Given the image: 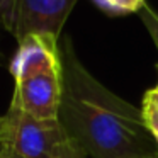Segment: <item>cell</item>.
I'll return each mask as SVG.
<instances>
[{"label": "cell", "mask_w": 158, "mask_h": 158, "mask_svg": "<svg viewBox=\"0 0 158 158\" xmlns=\"http://www.w3.org/2000/svg\"><path fill=\"white\" fill-rule=\"evenodd\" d=\"M141 114H143L144 124L150 129V133L153 134V138L158 136V87L144 94Z\"/></svg>", "instance_id": "obj_5"}, {"label": "cell", "mask_w": 158, "mask_h": 158, "mask_svg": "<svg viewBox=\"0 0 158 158\" xmlns=\"http://www.w3.org/2000/svg\"><path fill=\"white\" fill-rule=\"evenodd\" d=\"M4 136H5V116H0V146L4 143Z\"/></svg>", "instance_id": "obj_10"}, {"label": "cell", "mask_w": 158, "mask_h": 158, "mask_svg": "<svg viewBox=\"0 0 158 158\" xmlns=\"http://www.w3.org/2000/svg\"><path fill=\"white\" fill-rule=\"evenodd\" d=\"M58 46L63 85L58 121L68 139L90 158H158V143L141 109L94 78L77 58L70 38Z\"/></svg>", "instance_id": "obj_1"}, {"label": "cell", "mask_w": 158, "mask_h": 158, "mask_svg": "<svg viewBox=\"0 0 158 158\" xmlns=\"http://www.w3.org/2000/svg\"><path fill=\"white\" fill-rule=\"evenodd\" d=\"M58 158H87V155L77 143H73V141L68 139L66 144L63 146V150H61V153H60Z\"/></svg>", "instance_id": "obj_8"}, {"label": "cell", "mask_w": 158, "mask_h": 158, "mask_svg": "<svg viewBox=\"0 0 158 158\" xmlns=\"http://www.w3.org/2000/svg\"><path fill=\"white\" fill-rule=\"evenodd\" d=\"M94 2L107 15L134 14V12H139L144 5V0H94Z\"/></svg>", "instance_id": "obj_6"}, {"label": "cell", "mask_w": 158, "mask_h": 158, "mask_svg": "<svg viewBox=\"0 0 158 158\" xmlns=\"http://www.w3.org/2000/svg\"><path fill=\"white\" fill-rule=\"evenodd\" d=\"M77 0H0V24L15 39L49 36L60 39Z\"/></svg>", "instance_id": "obj_3"}, {"label": "cell", "mask_w": 158, "mask_h": 158, "mask_svg": "<svg viewBox=\"0 0 158 158\" xmlns=\"http://www.w3.org/2000/svg\"><path fill=\"white\" fill-rule=\"evenodd\" d=\"M68 141L58 119H38L10 102L2 146L22 158H58Z\"/></svg>", "instance_id": "obj_2"}, {"label": "cell", "mask_w": 158, "mask_h": 158, "mask_svg": "<svg viewBox=\"0 0 158 158\" xmlns=\"http://www.w3.org/2000/svg\"><path fill=\"white\" fill-rule=\"evenodd\" d=\"M0 158H22V156H19V155H15L14 151L7 150V148L0 146Z\"/></svg>", "instance_id": "obj_9"}, {"label": "cell", "mask_w": 158, "mask_h": 158, "mask_svg": "<svg viewBox=\"0 0 158 158\" xmlns=\"http://www.w3.org/2000/svg\"><path fill=\"white\" fill-rule=\"evenodd\" d=\"M61 89L60 63L58 66H51L17 80L10 102L38 119H58Z\"/></svg>", "instance_id": "obj_4"}, {"label": "cell", "mask_w": 158, "mask_h": 158, "mask_svg": "<svg viewBox=\"0 0 158 158\" xmlns=\"http://www.w3.org/2000/svg\"><path fill=\"white\" fill-rule=\"evenodd\" d=\"M0 58H2V55H0Z\"/></svg>", "instance_id": "obj_11"}, {"label": "cell", "mask_w": 158, "mask_h": 158, "mask_svg": "<svg viewBox=\"0 0 158 158\" xmlns=\"http://www.w3.org/2000/svg\"><path fill=\"white\" fill-rule=\"evenodd\" d=\"M139 17H141V21H143L144 27L148 29V32H150L151 39H153L155 46H156V49H158V14L144 4L143 9L139 10Z\"/></svg>", "instance_id": "obj_7"}, {"label": "cell", "mask_w": 158, "mask_h": 158, "mask_svg": "<svg viewBox=\"0 0 158 158\" xmlns=\"http://www.w3.org/2000/svg\"><path fill=\"white\" fill-rule=\"evenodd\" d=\"M156 87H158V85H156Z\"/></svg>", "instance_id": "obj_12"}]
</instances>
